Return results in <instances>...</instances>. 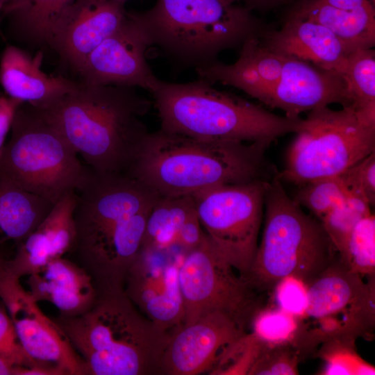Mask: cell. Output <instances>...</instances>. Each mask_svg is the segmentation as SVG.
<instances>
[{
    "mask_svg": "<svg viewBox=\"0 0 375 375\" xmlns=\"http://www.w3.org/2000/svg\"><path fill=\"white\" fill-rule=\"evenodd\" d=\"M205 234L195 212L182 225L178 235L176 247L185 252L197 246Z\"/></svg>",
    "mask_w": 375,
    "mask_h": 375,
    "instance_id": "37",
    "label": "cell"
},
{
    "mask_svg": "<svg viewBox=\"0 0 375 375\" xmlns=\"http://www.w3.org/2000/svg\"><path fill=\"white\" fill-rule=\"evenodd\" d=\"M151 46L136 12L126 16L76 70L83 81L106 85L139 87L152 93L159 80L147 63L146 52Z\"/></svg>",
    "mask_w": 375,
    "mask_h": 375,
    "instance_id": "15",
    "label": "cell"
},
{
    "mask_svg": "<svg viewBox=\"0 0 375 375\" xmlns=\"http://www.w3.org/2000/svg\"><path fill=\"white\" fill-rule=\"evenodd\" d=\"M195 212L192 196H160L147 218L141 249H178L176 242L179 231Z\"/></svg>",
    "mask_w": 375,
    "mask_h": 375,
    "instance_id": "24",
    "label": "cell"
},
{
    "mask_svg": "<svg viewBox=\"0 0 375 375\" xmlns=\"http://www.w3.org/2000/svg\"><path fill=\"white\" fill-rule=\"evenodd\" d=\"M290 144L281 181L301 185L339 176L375 151V110L353 106L310 111Z\"/></svg>",
    "mask_w": 375,
    "mask_h": 375,
    "instance_id": "9",
    "label": "cell"
},
{
    "mask_svg": "<svg viewBox=\"0 0 375 375\" xmlns=\"http://www.w3.org/2000/svg\"><path fill=\"white\" fill-rule=\"evenodd\" d=\"M74 0H26L6 14L15 28L29 39L47 42L54 24Z\"/></svg>",
    "mask_w": 375,
    "mask_h": 375,
    "instance_id": "25",
    "label": "cell"
},
{
    "mask_svg": "<svg viewBox=\"0 0 375 375\" xmlns=\"http://www.w3.org/2000/svg\"><path fill=\"white\" fill-rule=\"evenodd\" d=\"M351 196L369 206L375 203V151L339 175Z\"/></svg>",
    "mask_w": 375,
    "mask_h": 375,
    "instance_id": "34",
    "label": "cell"
},
{
    "mask_svg": "<svg viewBox=\"0 0 375 375\" xmlns=\"http://www.w3.org/2000/svg\"><path fill=\"white\" fill-rule=\"evenodd\" d=\"M0 156V174L55 204L76 191L87 178L77 153L40 111L23 103Z\"/></svg>",
    "mask_w": 375,
    "mask_h": 375,
    "instance_id": "8",
    "label": "cell"
},
{
    "mask_svg": "<svg viewBox=\"0 0 375 375\" xmlns=\"http://www.w3.org/2000/svg\"><path fill=\"white\" fill-rule=\"evenodd\" d=\"M245 333L234 319L220 311L183 325L169 336L162 358L161 374L210 372L224 350Z\"/></svg>",
    "mask_w": 375,
    "mask_h": 375,
    "instance_id": "16",
    "label": "cell"
},
{
    "mask_svg": "<svg viewBox=\"0 0 375 375\" xmlns=\"http://www.w3.org/2000/svg\"><path fill=\"white\" fill-rule=\"evenodd\" d=\"M28 368L0 358V375H27Z\"/></svg>",
    "mask_w": 375,
    "mask_h": 375,
    "instance_id": "40",
    "label": "cell"
},
{
    "mask_svg": "<svg viewBox=\"0 0 375 375\" xmlns=\"http://www.w3.org/2000/svg\"><path fill=\"white\" fill-rule=\"evenodd\" d=\"M352 106L375 110V51L358 49L351 52L342 76Z\"/></svg>",
    "mask_w": 375,
    "mask_h": 375,
    "instance_id": "26",
    "label": "cell"
},
{
    "mask_svg": "<svg viewBox=\"0 0 375 375\" xmlns=\"http://www.w3.org/2000/svg\"><path fill=\"white\" fill-rule=\"evenodd\" d=\"M370 206L365 201L350 196L319 220L338 253L356 224L372 213Z\"/></svg>",
    "mask_w": 375,
    "mask_h": 375,
    "instance_id": "31",
    "label": "cell"
},
{
    "mask_svg": "<svg viewBox=\"0 0 375 375\" xmlns=\"http://www.w3.org/2000/svg\"><path fill=\"white\" fill-rule=\"evenodd\" d=\"M301 320L276 307L257 309L249 324L251 333L265 346L292 344L297 347L304 336Z\"/></svg>",
    "mask_w": 375,
    "mask_h": 375,
    "instance_id": "27",
    "label": "cell"
},
{
    "mask_svg": "<svg viewBox=\"0 0 375 375\" xmlns=\"http://www.w3.org/2000/svg\"><path fill=\"white\" fill-rule=\"evenodd\" d=\"M268 181L228 184L192 196L205 233L224 259L242 278L253 263Z\"/></svg>",
    "mask_w": 375,
    "mask_h": 375,
    "instance_id": "10",
    "label": "cell"
},
{
    "mask_svg": "<svg viewBox=\"0 0 375 375\" xmlns=\"http://www.w3.org/2000/svg\"><path fill=\"white\" fill-rule=\"evenodd\" d=\"M0 358H5L19 366L29 368H42L24 349L6 308L3 303H1ZM51 375H52L51 373Z\"/></svg>",
    "mask_w": 375,
    "mask_h": 375,
    "instance_id": "36",
    "label": "cell"
},
{
    "mask_svg": "<svg viewBox=\"0 0 375 375\" xmlns=\"http://www.w3.org/2000/svg\"><path fill=\"white\" fill-rule=\"evenodd\" d=\"M10 1V0H0V14L3 12L5 6Z\"/></svg>",
    "mask_w": 375,
    "mask_h": 375,
    "instance_id": "45",
    "label": "cell"
},
{
    "mask_svg": "<svg viewBox=\"0 0 375 375\" xmlns=\"http://www.w3.org/2000/svg\"><path fill=\"white\" fill-rule=\"evenodd\" d=\"M125 3L127 0H111Z\"/></svg>",
    "mask_w": 375,
    "mask_h": 375,
    "instance_id": "46",
    "label": "cell"
},
{
    "mask_svg": "<svg viewBox=\"0 0 375 375\" xmlns=\"http://www.w3.org/2000/svg\"><path fill=\"white\" fill-rule=\"evenodd\" d=\"M311 2L323 3L336 8L352 10L359 8L372 0H306Z\"/></svg>",
    "mask_w": 375,
    "mask_h": 375,
    "instance_id": "39",
    "label": "cell"
},
{
    "mask_svg": "<svg viewBox=\"0 0 375 375\" xmlns=\"http://www.w3.org/2000/svg\"><path fill=\"white\" fill-rule=\"evenodd\" d=\"M277 307L302 319L308 307V285L293 276H285L274 286Z\"/></svg>",
    "mask_w": 375,
    "mask_h": 375,
    "instance_id": "35",
    "label": "cell"
},
{
    "mask_svg": "<svg viewBox=\"0 0 375 375\" xmlns=\"http://www.w3.org/2000/svg\"><path fill=\"white\" fill-rule=\"evenodd\" d=\"M263 347L251 333H246L224 350L209 374H248Z\"/></svg>",
    "mask_w": 375,
    "mask_h": 375,
    "instance_id": "32",
    "label": "cell"
},
{
    "mask_svg": "<svg viewBox=\"0 0 375 375\" xmlns=\"http://www.w3.org/2000/svg\"><path fill=\"white\" fill-rule=\"evenodd\" d=\"M340 262L351 272L374 277L375 272V217L371 213L353 227L338 251Z\"/></svg>",
    "mask_w": 375,
    "mask_h": 375,
    "instance_id": "28",
    "label": "cell"
},
{
    "mask_svg": "<svg viewBox=\"0 0 375 375\" xmlns=\"http://www.w3.org/2000/svg\"><path fill=\"white\" fill-rule=\"evenodd\" d=\"M26 0H10V1L3 8V12L5 15L17 9L23 5Z\"/></svg>",
    "mask_w": 375,
    "mask_h": 375,
    "instance_id": "41",
    "label": "cell"
},
{
    "mask_svg": "<svg viewBox=\"0 0 375 375\" xmlns=\"http://www.w3.org/2000/svg\"><path fill=\"white\" fill-rule=\"evenodd\" d=\"M3 245H0V263L3 258L8 254L7 249L3 247Z\"/></svg>",
    "mask_w": 375,
    "mask_h": 375,
    "instance_id": "42",
    "label": "cell"
},
{
    "mask_svg": "<svg viewBox=\"0 0 375 375\" xmlns=\"http://www.w3.org/2000/svg\"><path fill=\"white\" fill-rule=\"evenodd\" d=\"M0 174V245L15 244L31 233L53 206Z\"/></svg>",
    "mask_w": 375,
    "mask_h": 375,
    "instance_id": "23",
    "label": "cell"
},
{
    "mask_svg": "<svg viewBox=\"0 0 375 375\" xmlns=\"http://www.w3.org/2000/svg\"><path fill=\"white\" fill-rule=\"evenodd\" d=\"M262 240L244 278L254 290H268L293 276L308 285L338 258L321 222L289 197L278 173L268 181Z\"/></svg>",
    "mask_w": 375,
    "mask_h": 375,
    "instance_id": "6",
    "label": "cell"
},
{
    "mask_svg": "<svg viewBox=\"0 0 375 375\" xmlns=\"http://www.w3.org/2000/svg\"><path fill=\"white\" fill-rule=\"evenodd\" d=\"M251 1H255V2H261V3L267 2V3H278V2H281V1H284L287 0H251Z\"/></svg>",
    "mask_w": 375,
    "mask_h": 375,
    "instance_id": "44",
    "label": "cell"
},
{
    "mask_svg": "<svg viewBox=\"0 0 375 375\" xmlns=\"http://www.w3.org/2000/svg\"><path fill=\"white\" fill-rule=\"evenodd\" d=\"M74 247L99 292L123 290L140 251L149 215L160 195L126 174L90 169L76 191Z\"/></svg>",
    "mask_w": 375,
    "mask_h": 375,
    "instance_id": "1",
    "label": "cell"
},
{
    "mask_svg": "<svg viewBox=\"0 0 375 375\" xmlns=\"http://www.w3.org/2000/svg\"><path fill=\"white\" fill-rule=\"evenodd\" d=\"M296 346L285 344L262 347L249 375H294L298 374Z\"/></svg>",
    "mask_w": 375,
    "mask_h": 375,
    "instance_id": "33",
    "label": "cell"
},
{
    "mask_svg": "<svg viewBox=\"0 0 375 375\" xmlns=\"http://www.w3.org/2000/svg\"><path fill=\"white\" fill-rule=\"evenodd\" d=\"M272 142L203 140L148 133L126 174L160 196H193L222 185L269 181L278 172L267 160Z\"/></svg>",
    "mask_w": 375,
    "mask_h": 375,
    "instance_id": "2",
    "label": "cell"
},
{
    "mask_svg": "<svg viewBox=\"0 0 375 375\" xmlns=\"http://www.w3.org/2000/svg\"><path fill=\"white\" fill-rule=\"evenodd\" d=\"M22 103V101L12 98L6 94L0 93V156L15 112Z\"/></svg>",
    "mask_w": 375,
    "mask_h": 375,
    "instance_id": "38",
    "label": "cell"
},
{
    "mask_svg": "<svg viewBox=\"0 0 375 375\" xmlns=\"http://www.w3.org/2000/svg\"><path fill=\"white\" fill-rule=\"evenodd\" d=\"M29 293L37 301L51 303L60 316L72 317L88 310L98 296L91 276L81 265L62 257L28 275Z\"/></svg>",
    "mask_w": 375,
    "mask_h": 375,
    "instance_id": "21",
    "label": "cell"
},
{
    "mask_svg": "<svg viewBox=\"0 0 375 375\" xmlns=\"http://www.w3.org/2000/svg\"><path fill=\"white\" fill-rule=\"evenodd\" d=\"M308 299L305 317L326 335L358 334L374 324V281L364 283L339 257L308 285Z\"/></svg>",
    "mask_w": 375,
    "mask_h": 375,
    "instance_id": "12",
    "label": "cell"
},
{
    "mask_svg": "<svg viewBox=\"0 0 375 375\" xmlns=\"http://www.w3.org/2000/svg\"><path fill=\"white\" fill-rule=\"evenodd\" d=\"M299 186L293 199L319 220L351 196L339 176L319 178Z\"/></svg>",
    "mask_w": 375,
    "mask_h": 375,
    "instance_id": "29",
    "label": "cell"
},
{
    "mask_svg": "<svg viewBox=\"0 0 375 375\" xmlns=\"http://www.w3.org/2000/svg\"><path fill=\"white\" fill-rule=\"evenodd\" d=\"M136 14L151 46L196 69L261 33L249 8L226 6L219 0H157L150 9Z\"/></svg>",
    "mask_w": 375,
    "mask_h": 375,
    "instance_id": "7",
    "label": "cell"
},
{
    "mask_svg": "<svg viewBox=\"0 0 375 375\" xmlns=\"http://www.w3.org/2000/svg\"><path fill=\"white\" fill-rule=\"evenodd\" d=\"M210 83L160 81L151 94L161 130L203 140L274 142L299 132L304 119L281 116Z\"/></svg>",
    "mask_w": 375,
    "mask_h": 375,
    "instance_id": "5",
    "label": "cell"
},
{
    "mask_svg": "<svg viewBox=\"0 0 375 375\" xmlns=\"http://www.w3.org/2000/svg\"><path fill=\"white\" fill-rule=\"evenodd\" d=\"M269 49L342 76L351 52L328 28L307 19L289 17L282 28L265 35Z\"/></svg>",
    "mask_w": 375,
    "mask_h": 375,
    "instance_id": "19",
    "label": "cell"
},
{
    "mask_svg": "<svg viewBox=\"0 0 375 375\" xmlns=\"http://www.w3.org/2000/svg\"><path fill=\"white\" fill-rule=\"evenodd\" d=\"M354 339L326 340L321 351L324 360L322 372L324 375H370L375 374L374 366L364 360L354 348Z\"/></svg>",
    "mask_w": 375,
    "mask_h": 375,
    "instance_id": "30",
    "label": "cell"
},
{
    "mask_svg": "<svg viewBox=\"0 0 375 375\" xmlns=\"http://www.w3.org/2000/svg\"><path fill=\"white\" fill-rule=\"evenodd\" d=\"M184 253L178 249H141L124 282V292L137 308L171 333L185 320L178 277Z\"/></svg>",
    "mask_w": 375,
    "mask_h": 375,
    "instance_id": "14",
    "label": "cell"
},
{
    "mask_svg": "<svg viewBox=\"0 0 375 375\" xmlns=\"http://www.w3.org/2000/svg\"><path fill=\"white\" fill-rule=\"evenodd\" d=\"M150 107L133 88L82 81L37 109L93 171L126 174L149 133L142 119Z\"/></svg>",
    "mask_w": 375,
    "mask_h": 375,
    "instance_id": "3",
    "label": "cell"
},
{
    "mask_svg": "<svg viewBox=\"0 0 375 375\" xmlns=\"http://www.w3.org/2000/svg\"><path fill=\"white\" fill-rule=\"evenodd\" d=\"M0 298L24 349L40 367L52 375H88L85 362L60 328L3 266L0 268Z\"/></svg>",
    "mask_w": 375,
    "mask_h": 375,
    "instance_id": "13",
    "label": "cell"
},
{
    "mask_svg": "<svg viewBox=\"0 0 375 375\" xmlns=\"http://www.w3.org/2000/svg\"><path fill=\"white\" fill-rule=\"evenodd\" d=\"M125 3L74 0L52 27L47 42L76 70L124 20Z\"/></svg>",
    "mask_w": 375,
    "mask_h": 375,
    "instance_id": "17",
    "label": "cell"
},
{
    "mask_svg": "<svg viewBox=\"0 0 375 375\" xmlns=\"http://www.w3.org/2000/svg\"><path fill=\"white\" fill-rule=\"evenodd\" d=\"M53 321L83 358L88 375L161 374L171 333L144 316L124 290L98 292L84 312Z\"/></svg>",
    "mask_w": 375,
    "mask_h": 375,
    "instance_id": "4",
    "label": "cell"
},
{
    "mask_svg": "<svg viewBox=\"0 0 375 375\" xmlns=\"http://www.w3.org/2000/svg\"><path fill=\"white\" fill-rule=\"evenodd\" d=\"M219 1L223 5L228 6L234 4L236 1H238L240 0H219Z\"/></svg>",
    "mask_w": 375,
    "mask_h": 375,
    "instance_id": "43",
    "label": "cell"
},
{
    "mask_svg": "<svg viewBox=\"0 0 375 375\" xmlns=\"http://www.w3.org/2000/svg\"><path fill=\"white\" fill-rule=\"evenodd\" d=\"M219 253L206 234L185 252L179 283L188 325L215 311L224 312L243 328L257 309L254 289Z\"/></svg>",
    "mask_w": 375,
    "mask_h": 375,
    "instance_id": "11",
    "label": "cell"
},
{
    "mask_svg": "<svg viewBox=\"0 0 375 375\" xmlns=\"http://www.w3.org/2000/svg\"><path fill=\"white\" fill-rule=\"evenodd\" d=\"M76 192H70L56 202L41 223L15 244V252L5 263L6 273L20 279L32 274L51 260L74 249L76 231L74 210Z\"/></svg>",
    "mask_w": 375,
    "mask_h": 375,
    "instance_id": "18",
    "label": "cell"
},
{
    "mask_svg": "<svg viewBox=\"0 0 375 375\" xmlns=\"http://www.w3.org/2000/svg\"><path fill=\"white\" fill-rule=\"evenodd\" d=\"M42 60L41 51L31 56L15 46H7L0 58V84L6 94L42 109L76 88L77 82L44 72Z\"/></svg>",
    "mask_w": 375,
    "mask_h": 375,
    "instance_id": "20",
    "label": "cell"
},
{
    "mask_svg": "<svg viewBox=\"0 0 375 375\" xmlns=\"http://www.w3.org/2000/svg\"><path fill=\"white\" fill-rule=\"evenodd\" d=\"M289 17L323 25L331 31L351 53L371 49L375 45V8L372 1L355 9L344 10L302 0Z\"/></svg>",
    "mask_w": 375,
    "mask_h": 375,
    "instance_id": "22",
    "label": "cell"
}]
</instances>
